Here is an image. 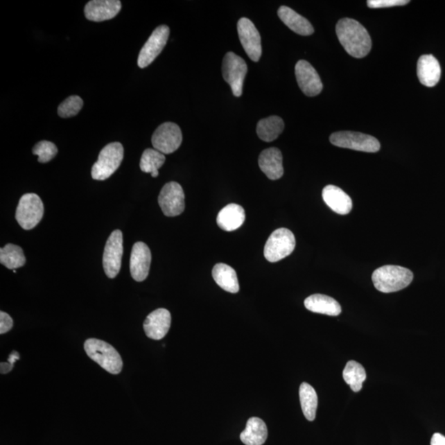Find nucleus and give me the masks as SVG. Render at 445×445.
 <instances>
[{
    "mask_svg": "<svg viewBox=\"0 0 445 445\" xmlns=\"http://www.w3.org/2000/svg\"><path fill=\"white\" fill-rule=\"evenodd\" d=\"M44 215V206L37 194L28 193L21 196L16 211V220L25 230L35 228Z\"/></svg>",
    "mask_w": 445,
    "mask_h": 445,
    "instance_id": "6",
    "label": "nucleus"
},
{
    "mask_svg": "<svg viewBox=\"0 0 445 445\" xmlns=\"http://www.w3.org/2000/svg\"><path fill=\"white\" fill-rule=\"evenodd\" d=\"M259 167L270 180H278L283 174L282 154L277 148H269L261 152Z\"/></svg>",
    "mask_w": 445,
    "mask_h": 445,
    "instance_id": "18",
    "label": "nucleus"
},
{
    "mask_svg": "<svg viewBox=\"0 0 445 445\" xmlns=\"http://www.w3.org/2000/svg\"><path fill=\"white\" fill-rule=\"evenodd\" d=\"M171 320V313L165 308L156 309L148 314L143 322V330L147 337L157 341L163 339L168 333Z\"/></svg>",
    "mask_w": 445,
    "mask_h": 445,
    "instance_id": "16",
    "label": "nucleus"
},
{
    "mask_svg": "<svg viewBox=\"0 0 445 445\" xmlns=\"http://www.w3.org/2000/svg\"><path fill=\"white\" fill-rule=\"evenodd\" d=\"M340 43L347 53L355 58H363L372 47L367 30L354 19H342L335 27Z\"/></svg>",
    "mask_w": 445,
    "mask_h": 445,
    "instance_id": "1",
    "label": "nucleus"
},
{
    "mask_svg": "<svg viewBox=\"0 0 445 445\" xmlns=\"http://www.w3.org/2000/svg\"><path fill=\"white\" fill-rule=\"evenodd\" d=\"M0 366H1V369H0L1 370V374H3L10 373L12 368H14V365L8 363V362H7V363H3V362H2V363L0 364Z\"/></svg>",
    "mask_w": 445,
    "mask_h": 445,
    "instance_id": "36",
    "label": "nucleus"
},
{
    "mask_svg": "<svg viewBox=\"0 0 445 445\" xmlns=\"http://www.w3.org/2000/svg\"><path fill=\"white\" fill-rule=\"evenodd\" d=\"M151 259V252L146 243L138 242L134 244L130 255V270L135 281L146 280L150 272Z\"/></svg>",
    "mask_w": 445,
    "mask_h": 445,
    "instance_id": "15",
    "label": "nucleus"
},
{
    "mask_svg": "<svg viewBox=\"0 0 445 445\" xmlns=\"http://www.w3.org/2000/svg\"><path fill=\"white\" fill-rule=\"evenodd\" d=\"M322 199L327 207L339 215H347L351 211V198L338 186L333 185L325 186L322 190Z\"/></svg>",
    "mask_w": 445,
    "mask_h": 445,
    "instance_id": "20",
    "label": "nucleus"
},
{
    "mask_svg": "<svg viewBox=\"0 0 445 445\" xmlns=\"http://www.w3.org/2000/svg\"><path fill=\"white\" fill-rule=\"evenodd\" d=\"M182 142V130L173 122H165L159 125L152 137V146L164 155L172 154L177 150Z\"/></svg>",
    "mask_w": 445,
    "mask_h": 445,
    "instance_id": "10",
    "label": "nucleus"
},
{
    "mask_svg": "<svg viewBox=\"0 0 445 445\" xmlns=\"http://www.w3.org/2000/svg\"><path fill=\"white\" fill-rule=\"evenodd\" d=\"M170 29L167 25H161L152 32L139 52L137 61L139 68H146L158 58L167 44Z\"/></svg>",
    "mask_w": 445,
    "mask_h": 445,
    "instance_id": "12",
    "label": "nucleus"
},
{
    "mask_svg": "<svg viewBox=\"0 0 445 445\" xmlns=\"http://www.w3.org/2000/svg\"><path fill=\"white\" fill-rule=\"evenodd\" d=\"M12 272H14L15 273H16V272H17V270H12Z\"/></svg>",
    "mask_w": 445,
    "mask_h": 445,
    "instance_id": "38",
    "label": "nucleus"
},
{
    "mask_svg": "<svg viewBox=\"0 0 445 445\" xmlns=\"http://www.w3.org/2000/svg\"><path fill=\"white\" fill-rule=\"evenodd\" d=\"M412 270L399 265H383L375 270L372 281L374 286L382 293H392L407 288L413 280Z\"/></svg>",
    "mask_w": 445,
    "mask_h": 445,
    "instance_id": "2",
    "label": "nucleus"
},
{
    "mask_svg": "<svg viewBox=\"0 0 445 445\" xmlns=\"http://www.w3.org/2000/svg\"><path fill=\"white\" fill-rule=\"evenodd\" d=\"M238 33L244 51L252 61L257 62L263 54L259 30L250 19L242 17L238 23Z\"/></svg>",
    "mask_w": 445,
    "mask_h": 445,
    "instance_id": "13",
    "label": "nucleus"
},
{
    "mask_svg": "<svg viewBox=\"0 0 445 445\" xmlns=\"http://www.w3.org/2000/svg\"><path fill=\"white\" fill-rule=\"evenodd\" d=\"M123 158L124 148L121 143H109L100 152L97 162L91 168V177L97 181L106 180L119 169Z\"/></svg>",
    "mask_w": 445,
    "mask_h": 445,
    "instance_id": "4",
    "label": "nucleus"
},
{
    "mask_svg": "<svg viewBox=\"0 0 445 445\" xmlns=\"http://www.w3.org/2000/svg\"><path fill=\"white\" fill-rule=\"evenodd\" d=\"M245 211L237 204H229L222 208L217 216V224L222 230L234 231L245 221Z\"/></svg>",
    "mask_w": 445,
    "mask_h": 445,
    "instance_id": "21",
    "label": "nucleus"
},
{
    "mask_svg": "<svg viewBox=\"0 0 445 445\" xmlns=\"http://www.w3.org/2000/svg\"><path fill=\"white\" fill-rule=\"evenodd\" d=\"M330 142L335 146L361 152H376L381 150V143L376 138L360 132H335L331 135Z\"/></svg>",
    "mask_w": 445,
    "mask_h": 445,
    "instance_id": "8",
    "label": "nucleus"
},
{
    "mask_svg": "<svg viewBox=\"0 0 445 445\" xmlns=\"http://www.w3.org/2000/svg\"><path fill=\"white\" fill-rule=\"evenodd\" d=\"M285 128L283 120L277 116L261 120L256 125L259 137L265 142H272L279 137Z\"/></svg>",
    "mask_w": 445,
    "mask_h": 445,
    "instance_id": "26",
    "label": "nucleus"
},
{
    "mask_svg": "<svg viewBox=\"0 0 445 445\" xmlns=\"http://www.w3.org/2000/svg\"><path fill=\"white\" fill-rule=\"evenodd\" d=\"M304 306L309 311L329 316H338L342 313L341 305L338 301L324 295L316 294L308 297L304 301Z\"/></svg>",
    "mask_w": 445,
    "mask_h": 445,
    "instance_id": "22",
    "label": "nucleus"
},
{
    "mask_svg": "<svg viewBox=\"0 0 445 445\" xmlns=\"http://www.w3.org/2000/svg\"><path fill=\"white\" fill-rule=\"evenodd\" d=\"M408 0H369L367 2L370 8H390L395 6H403L409 3Z\"/></svg>",
    "mask_w": 445,
    "mask_h": 445,
    "instance_id": "33",
    "label": "nucleus"
},
{
    "mask_svg": "<svg viewBox=\"0 0 445 445\" xmlns=\"http://www.w3.org/2000/svg\"><path fill=\"white\" fill-rule=\"evenodd\" d=\"M84 101L78 96H71L60 104L58 107V115L63 119H69L76 116L80 112Z\"/></svg>",
    "mask_w": 445,
    "mask_h": 445,
    "instance_id": "31",
    "label": "nucleus"
},
{
    "mask_svg": "<svg viewBox=\"0 0 445 445\" xmlns=\"http://www.w3.org/2000/svg\"><path fill=\"white\" fill-rule=\"evenodd\" d=\"M295 76L300 89L308 97H315L324 88L316 69L306 60H299L296 64Z\"/></svg>",
    "mask_w": 445,
    "mask_h": 445,
    "instance_id": "14",
    "label": "nucleus"
},
{
    "mask_svg": "<svg viewBox=\"0 0 445 445\" xmlns=\"http://www.w3.org/2000/svg\"><path fill=\"white\" fill-rule=\"evenodd\" d=\"M166 158L162 152L155 148H147L143 151L141 159V171L151 173L152 177L159 176V169L164 164Z\"/></svg>",
    "mask_w": 445,
    "mask_h": 445,
    "instance_id": "30",
    "label": "nucleus"
},
{
    "mask_svg": "<svg viewBox=\"0 0 445 445\" xmlns=\"http://www.w3.org/2000/svg\"><path fill=\"white\" fill-rule=\"evenodd\" d=\"M87 355L112 374H119L123 367L121 357L114 347L102 340L90 338L85 343Z\"/></svg>",
    "mask_w": 445,
    "mask_h": 445,
    "instance_id": "3",
    "label": "nucleus"
},
{
    "mask_svg": "<svg viewBox=\"0 0 445 445\" xmlns=\"http://www.w3.org/2000/svg\"><path fill=\"white\" fill-rule=\"evenodd\" d=\"M121 10L119 0H93L86 4V19L93 21H103L112 19Z\"/></svg>",
    "mask_w": 445,
    "mask_h": 445,
    "instance_id": "17",
    "label": "nucleus"
},
{
    "mask_svg": "<svg viewBox=\"0 0 445 445\" xmlns=\"http://www.w3.org/2000/svg\"><path fill=\"white\" fill-rule=\"evenodd\" d=\"M299 399L304 415L309 421H314L317 408V395L315 390L307 383L299 387Z\"/></svg>",
    "mask_w": 445,
    "mask_h": 445,
    "instance_id": "27",
    "label": "nucleus"
},
{
    "mask_svg": "<svg viewBox=\"0 0 445 445\" xmlns=\"http://www.w3.org/2000/svg\"><path fill=\"white\" fill-rule=\"evenodd\" d=\"M295 245V235L290 230L278 229L268 239L264 247V256L270 263H277L290 256L294 252Z\"/></svg>",
    "mask_w": 445,
    "mask_h": 445,
    "instance_id": "5",
    "label": "nucleus"
},
{
    "mask_svg": "<svg viewBox=\"0 0 445 445\" xmlns=\"http://www.w3.org/2000/svg\"><path fill=\"white\" fill-rule=\"evenodd\" d=\"M19 354L17 351H12V354H10V357H8V363H10L12 365H15V361L17 360H19Z\"/></svg>",
    "mask_w": 445,
    "mask_h": 445,
    "instance_id": "37",
    "label": "nucleus"
},
{
    "mask_svg": "<svg viewBox=\"0 0 445 445\" xmlns=\"http://www.w3.org/2000/svg\"><path fill=\"white\" fill-rule=\"evenodd\" d=\"M14 321L8 313L0 312V334L8 333L12 329Z\"/></svg>",
    "mask_w": 445,
    "mask_h": 445,
    "instance_id": "34",
    "label": "nucleus"
},
{
    "mask_svg": "<svg viewBox=\"0 0 445 445\" xmlns=\"http://www.w3.org/2000/svg\"><path fill=\"white\" fill-rule=\"evenodd\" d=\"M213 280L217 285L229 293L236 294L239 291V283L237 273L229 265L219 263L212 270Z\"/></svg>",
    "mask_w": 445,
    "mask_h": 445,
    "instance_id": "25",
    "label": "nucleus"
},
{
    "mask_svg": "<svg viewBox=\"0 0 445 445\" xmlns=\"http://www.w3.org/2000/svg\"><path fill=\"white\" fill-rule=\"evenodd\" d=\"M343 378L347 385H350L352 391L359 392L366 379L365 369L358 362L349 361L343 371Z\"/></svg>",
    "mask_w": 445,
    "mask_h": 445,
    "instance_id": "29",
    "label": "nucleus"
},
{
    "mask_svg": "<svg viewBox=\"0 0 445 445\" xmlns=\"http://www.w3.org/2000/svg\"><path fill=\"white\" fill-rule=\"evenodd\" d=\"M222 73L235 97L242 96L243 82L247 73L245 60L234 52H228L222 60Z\"/></svg>",
    "mask_w": 445,
    "mask_h": 445,
    "instance_id": "7",
    "label": "nucleus"
},
{
    "mask_svg": "<svg viewBox=\"0 0 445 445\" xmlns=\"http://www.w3.org/2000/svg\"><path fill=\"white\" fill-rule=\"evenodd\" d=\"M417 76L423 85L434 87L442 77V68L437 59L432 55H421L417 63Z\"/></svg>",
    "mask_w": 445,
    "mask_h": 445,
    "instance_id": "19",
    "label": "nucleus"
},
{
    "mask_svg": "<svg viewBox=\"0 0 445 445\" xmlns=\"http://www.w3.org/2000/svg\"><path fill=\"white\" fill-rule=\"evenodd\" d=\"M123 255V235L121 230L113 231L103 252V268L107 277L115 278L120 272Z\"/></svg>",
    "mask_w": 445,
    "mask_h": 445,
    "instance_id": "9",
    "label": "nucleus"
},
{
    "mask_svg": "<svg viewBox=\"0 0 445 445\" xmlns=\"http://www.w3.org/2000/svg\"><path fill=\"white\" fill-rule=\"evenodd\" d=\"M430 445H445V437L443 435L435 433L432 436Z\"/></svg>",
    "mask_w": 445,
    "mask_h": 445,
    "instance_id": "35",
    "label": "nucleus"
},
{
    "mask_svg": "<svg viewBox=\"0 0 445 445\" xmlns=\"http://www.w3.org/2000/svg\"><path fill=\"white\" fill-rule=\"evenodd\" d=\"M33 152L38 156L39 163L46 164L55 158L58 155V148L51 141H42L33 147Z\"/></svg>",
    "mask_w": 445,
    "mask_h": 445,
    "instance_id": "32",
    "label": "nucleus"
},
{
    "mask_svg": "<svg viewBox=\"0 0 445 445\" xmlns=\"http://www.w3.org/2000/svg\"><path fill=\"white\" fill-rule=\"evenodd\" d=\"M278 16L288 28L301 36H309L314 33L313 27L309 21L289 7L281 6L279 8Z\"/></svg>",
    "mask_w": 445,
    "mask_h": 445,
    "instance_id": "23",
    "label": "nucleus"
},
{
    "mask_svg": "<svg viewBox=\"0 0 445 445\" xmlns=\"http://www.w3.org/2000/svg\"><path fill=\"white\" fill-rule=\"evenodd\" d=\"M0 263L10 270L24 267L26 257L23 250L15 244H7L0 250Z\"/></svg>",
    "mask_w": 445,
    "mask_h": 445,
    "instance_id": "28",
    "label": "nucleus"
},
{
    "mask_svg": "<svg viewBox=\"0 0 445 445\" xmlns=\"http://www.w3.org/2000/svg\"><path fill=\"white\" fill-rule=\"evenodd\" d=\"M268 436V430L265 423L259 417H251L247 422L240 439L246 445H263Z\"/></svg>",
    "mask_w": 445,
    "mask_h": 445,
    "instance_id": "24",
    "label": "nucleus"
},
{
    "mask_svg": "<svg viewBox=\"0 0 445 445\" xmlns=\"http://www.w3.org/2000/svg\"><path fill=\"white\" fill-rule=\"evenodd\" d=\"M159 204L166 216L181 215L185 209V195L182 186L176 182L167 183L160 191Z\"/></svg>",
    "mask_w": 445,
    "mask_h": 445,
    "instance_id": "11",
    "label": "nucleus"
}]
</instances>
